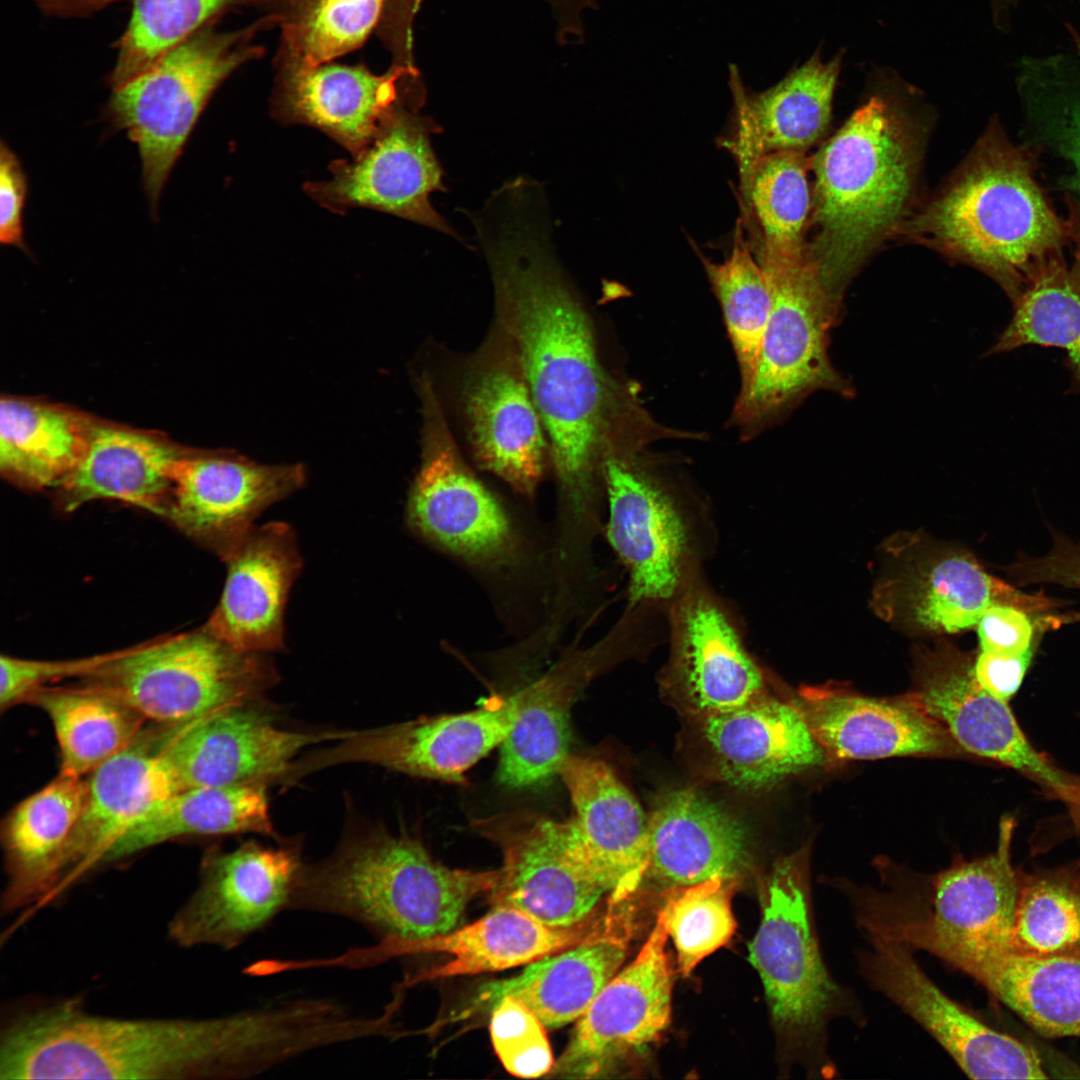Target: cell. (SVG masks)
I'll list each match as a JSON object with an SVG mask.
<instances>
[{
    "instance_id": "cell-33",
    "label": "cell",
    "mask_w": 1080,
    "mask_h": 1080,
    "mask_svg": "<svg viewBox=\"0 0 1080 1080\" xmlns=\"http://www.w3.org/2000/svg\"><path fill=\"white\" fill-rule=\"evenodd\" d=\"M612 926L609 911L599 918L593 913L572 926L554 927L515 907L495 906L470 925L405 945L397 957L446 953L452 958L407 976L400 987L528 965L594 939Z\"/></svg>"
},
{
    "instance_id": "cell-15",
    "label": "cell",
    "mask_w": 1080,
    "mask_h": 1080,
    "mask_svg": "<svg viewBox=\"0 0 1080 1080\" xmlns=\"http://www.w3.org/2000/svg\"><path fill=\"white\" fill-rule=\"evenodd\" d=\"M304 865L296 847L255 841L208 854L196 889L168 923L169 938L184 948L241 946L290 911Z\"/></svg>"
},
{
    "instance_id": "cell-13",
    "label": "cell",
    "mask_w": 1080,
    "mask_h": 1080,
    "mask_svg": "<svg viewBox=\"0 0 1080 1080\" xmlns=\"http://www.w3.org/2000/svg\"><path fill=\"white\" fill-rule=\"evenodd\" d=\"M420 104H402L363 153L333 161L331 178L305 183L306 194L334 213L374 209L460 239L430 202L433 192L446 190L431 142L441 129L418 112Z\"/></svg>"
},
{
    "instance_id": "cell-14",
    "label": "cell",
    "mask_w": 1080,
    "mask_h": 1080,
    "mask_svg": "<svg viewBox=\"0 0 1080 1080\" xmlns=\"http://www.w3.org/2000/svg\"><path fill=\"white\" fill-rule=\"evenodd\" d=\"M857 953L859 971L882 994L919 1024L972 1079H1045L1038 1054L999 1032L943 992L905 944L864 934Z\"/></svg>"
},
{
    "instance_id": "cell-47",
    "label": "cell",
    "mask_w": 1080,
    "mask_h": 1080,
    "mask_svg": "<svg viewBox=\"0 0 1080 1080\" xmlns=\"http://www.w3.org/2000/svg\"><path fill=\"white\" fill-rule=\"evenodd\" d=\"M226 0H134L111 76L114 88L144 73L183 43Z\"/></svg>"
},
{
    "instance_id": "cell-32",
    "label": "cell",
    "mask_w": 1080,
    "mask_h": 1080,
    "mask_svg": "<svg viewBox=\"0 0 1080 1080\" xmlns=\"http://www.w3.org/2000/svg\"><path fill=\"white\" fill-rule=\"evenodd\" d=\"M700 720L718 776L736 787L765 788L827 762L792 702L768 692L741 707Z\"/></svg>"
},
{
    "instance_id": "cell-10",
    "label": "cell",
    "mask_w": 1080,
    "mask_h": 1080,
    "mask_svg": "<svg viewBox=\"0 0 1080 1080\" xmlns=\"http://www.w3.org/2000/svg\"><path fill=\"white\" fill-rule=\"evenodd\" d=\"M757 259L769 284L771 307L753 380L739 393L732 415L741 428L756 427L816 391L845 397L854 391L828 355L842 303L825 287L807 253Z\"/></svg>"
},
{
    "instance_id": "cell-7",
    "label": "cell",
    "mask_w": 1080,
    "mask_h": 1080,
    "mask_svg": "<svg viewBox=\"0 0 1080 1080\" xmlns=\"http://www.w3.org/2000/svg\"><path fill=\"white\" fill-rule=\"evenodd\" d=\"M809 847L779 858L761 894L759 928L748 945L773 1022L811 1072L835 1076L828 1052L830 1025L840 1019L863 1027L866 1015L855 993L839 984L823 959L815 928Z\"/></svg>"
},
{
    "instance_id": "cell-25",
    "label": "cell",
    "mask_w": 1080,
    "mask_h": 1080,
    "mask_svg": "<svg viewBox=\"0 0 1080 1080\" xmlns=\"http://www.w3.org/2000/svg\"><path fill=\"white\" fill-rule=\"evenodd\" d=\"M408 520L426 538L479 563L502 562L514 550L509 520L463 464L439 420L430 417Z\"/></svg>"
},
{
    "instance_id": "cell-54",
    "label": "cell",
    "mask_w": 1080,
    "mask_h": 1080,
    "mask_svg": "<svg viewBox=\"0 0 1080 1080\" xmlns=\"http://www.w3.org/2000/svg\"><path fill=\"white\" fill-rule=\"evenodd\" d=\"M1016 576L1024 582H1047L1080 589V543L1057 536L1051 550L1016 564Z\"/></svg>"
},
{
    "instance_id": "cell-24",
    "label": "cell",
    "mask_w": 1080,
    "mask_h": 1080,
    "mask_svg": "<svg viewBox=\"0 0 1080 1080\" xmlns=\"http://www.w3.org/2000/svg\"><path fill=\"white\" fill-rule=\"evenodd\" d=\"M558 775L573 804L572 846L578 862L622 903L639 888L648 859V819L604 761L568 754Z\"/></svg>"
},
{
    "instance_id": "cell-42",
    "label": "cell",
    "mask_w": 1080,
    "mask_h": 1080,
    "mask_svg": "<svg viewBox=\"0 0 1080 1080\" xmlns=\"http://www.w3.org/2000/svg\"><path fill=\"white\" fill-rule=\"evenodd\" d=\"M810 160L804 152L761 155L739 170L743 225L757 257L798 258L807 253L811 219Z\"/></svg>"
},
{
    "instance_id": "cell-16",
    "label": "cell",
    "mask_w": 1080,
    "mask_h": 1080,
    "mask_svg": "<svg viewBox=\"0 0 1080 1080\" xmlns=\"http://www.w3.org/2000/svg\"><path fill=\"white\" fill-rule=\"evenodd\" d=\"M519 692L493 697L469 712L444 714L381 728L349 731L336 745L293 762L288 780L345 763H368L411 776L462 783L465 773L514 727Z\"/></svg>"
},
{
    "instance_id": "cell-41",
    "label": "cell",
    "mask_w": 1080,
    "mask_h": 1080,
    "mask_svg": "<svg viewBox=\"0 0 1080 1080\" xmlns=\"http://www.w3.org/2000/svg\"><path fill=\"white\" fill-rule=\"evenodd\" d=\"M26 702L49 718L59 748V773L69 776H89L134 743L145 722L122 700L87 682L46 686Z\"/></svg>"
},
{
    "instance_id": "cell-22",
    "label": "cell",
    "mask_w": 1080,
    "mask_h": 1080,
    "mask_svg": "<svg viewBox=\"0 0 1080 1080\" xmlns=\"http://www.w3.org/2000/svg\"><path fill=\"white\" fill-rule=\"evenodd\" d=\"M248 703L175 726L160 743L180 789L284 779L305 747L336 742L348 731L282 729Z\"/></svg>"
},
{
    "instance_id": "cell-48",
    "label": "cell",
    "mask_w": 1080,
    "mask_h": 1080,
    "mask_svg": "<svg viewBox=\"0 0 1080 1080\" xmlns=\"http://www.w3.org/2000/svg\"><path fill=\"white\" fill-rule=\"evenodd\" d=\"M1017 84L1021 94L1055 114L1059 150L1073 169L1069 187L1080 193V57L1025 56L1017 64Z\"/></svg>"
},
{
    "instance_id": "cell-50",
    "label": "cell",
    "mask_w": 1080,
    "mask_h": 1080,
    "mask_svg": "<svg viewBox=\"0 0 1080 1080\" xmlns=\"http://www.w3.org/2000/svg\"><path fill=\"white\" fill-rule=\"evenodd\" d=\"M490 1035L505 1069L521 1078L551 1072L554 1060L545 1026L516 999L506 996L491 1010Z\"/></svg>"
},
{
    "instance_id": "cell-3",
    "label": "cell",
    "mask_w": 1080,
    "mask_h": 1080,
    "mask_svg": "<svg viewBox=\"0 0 1080 1080\" xmlns=\"http://www.w3.org/2000/svg\"><path fill=\"white\" fill-rule=\"evenodd\" d=\"M881 87L810 160L814 173L807 255L828 291L843 293L863 263L909 217L920 142L900 97L899 79Z\"/></svg>"
},
{
    "instance_id": "cell-17",
    "label": "cell",
    "mask_w": 1080,
    "mask_h": 1080,
    "mask_svg": "<svg viewBox=\"0 0 1080 1080\" xmlns=\"http://www.w3.org/2000/svg\"><path fill=\"white\" fill-rule=\"evenodd\" d=\"M659 641V628L647 612L625 608L598 644L557 665L520 691L516 722L501 744L500 782L524 788L558 775L569 754L570 708L581 689L604 666L644 656Z\"/></svg>"
},
{
    "instance_id": "cell-40",
    "label": "cell",
    "mask_w": 1080,
    "mask_h": 1080,
    "mask_svg": "<svg viewBox=\"0 0 1080 1080\" xmlns=\"http://www.w3.org/2000/svg\"><path fill=\"white\" fill-rule=\"evenodd\" d=\"M274 836L264 783L179 789L112 850L106 863L191 836Z\"/></svg>"
},
{
    "instance_id": "cell-4",
    "label": "cell",
    "mask_w": 1080,
    "mask_h": 1080,
    "mask_svg": "<svg viewBox=\"0 0 1080 1080\" xmlns=\"http://www.w3.org/2000/svg\"><path fill=\"white\" fill-rule=\"evenodd\" d=\"M1036 152L993 120L966 160L898 234L992 278L1011 302L1071 242L1036 177Z\"/></svg>"
},
{
    "instance_id": "cell-26",
    "label": "cell",
    "mask_w": 1080,
    "mask_h": 1080,
    "mask_svg": "<svg viewBox=\"0 0 1080 1080\" xmlns=\"http://www.w3.org/2000/svg\"><path fill=\"white\" fill-rule=\"evenodd\" d=\"M910 554L874 592L887 620L925 633H956L978 624L987 609L1011 605L1024 611L1047 605L989 575L969 556L952 550Z\"/></svg>"
},
{
    "instance_id": "cell-45",
    "label": "cell",
    "mask_w": 1080,
    "mask_h": 1080,
    "mask_svg": "<svg viewBox=\"0 0 1080 1080\" xmlns=\"http://www.w3.org/2000/svg\"><path fill=\"white\" fill-rule=\"evenodd\" d=\"M1012 951L1080 956V881L1064 872L1020 881Z\"/></svg>"
},
{
    "instance_id": "cell-30",
    "label": "cell",
    "mask_w": 1080,
    "mask_h": 1080,
    "mask_svg": "<svg viewBox=\"0 0 1080 1080\" xmlns=\"http://www.w3.org/2000/svg\"><path fill=\"white\" fill-rule=\"evenodd\" d=\"M180 786L160 743L141 736L87 776V796L66 855L63 887L100 864Z\"/></svg>"
},
{
    "instance_id": "cell-20",
    "label": "cell",
    "mask_w": 1080,
    "mask_h": 1080,
    "mask_svg": "<svg viewBox=\"0 0 1080 1080\" xmlns=\"http://www.w3.org/2000/svg\"><path fill=\"white\" fill-rule=\"evenodd\" d=\"M477 832L503 854L501 876L490 892L495 906H511L554 927L590 917L606 893L573 851L570 820L522 810L476 819Z\"/></svg>"
},
{
    "instance_id": "cell-57",
    "label": "cell",
    "mask_w": 1080,
    "mask_h": 1080,
    "mask_svg": "<svg viewBox=\"0 0 1080 1080\" xmlns=\"http://www.w3.org/2000/svg\"><path fill=\"white\" fill-rule=\"evenodd\" d=\"M117 0H40L44 8L55 13L72 14L95 10Z\"/></svg>"
},
{
    "instance_id": "cell-58",
    "label": "cell",
    "mask_w": 1080,
    "mask_h": 1080,
    "mask_svg": "<svg viewBox=\"0 0 1080 1080\" xmlns=\"http://www.w3.org/2000/svg\"><path fill=\"white\" fill-rule=\"evenodd\" d=\"M1019 0H989L990 12L995 17H1006L1018 8Z\"/></svg>"
},
{
    "instance_id": "cell-18",
    "label": "cell",
    "mask_w": 1080,
    "mask_h": 1080,
    "mask_svg": "<svg viewBox=\"0 0 1080 1080\" xmlns=\"http://www.w3.org/2000/svg\"><path fill=\"white\" fill-rule=\"evenodd\" d=\"M964 752L1028 776L1080 817V777L1060 770L1029 742L1008 703L978 683L973 664L951 646L921 654L908 693Z\"/></svg>"
},
{
    "instance_id": "cell-8",
    "label": "cell",
    "mask_w": 1080,
    "mask_h": 1080,
    "mask_svg": "<svg viewBox=\"0 0 1080 1080\" xmlns=\"http://www.w3.org/2000/svg\"><path fill=\"white\" fill-rule=\"evenodd\" d=\"M602 476L605 536L627 572V603L667 609L717 552L714 512L639 454L608 457Z\"/></svg>"
},
{
    "instance_id": "cell-2",
    "label": "cell",
    "mask_w": 1080,
    "mask_h": 1080,
    "mask_svg": "<svg viewBox=\"0 0 1080 1080\" xmlns=\"http://www.w3.org/2000/svg\"><path fill=\"white\" fill-rule=\"evenodd\" d=\"M283 1046L281 1022L265 1005L206 1018H124L71 998L8 1021L0 1079H247L272 1070Z\"/></svg>"
},
{
    "instance_id": "cell-39",
    "label": "cell",
    "mask_w": 1080,
    "mask_h": 1080,
    "mask_svg": "<svg viewBox=\"0 0 1080 1080\" xmlns=\"http://www.w3.org/2000/svg\"><path fill=\"white\" fill-rule=\"evenodd\" d=\"M1048 1037H1080V956L1013 951L984 958L964 972Z\"/></svg>"
},
{
    "instance_id": "cell-55",
    "label": "cell",
    "mask_w": 1080,
    "mask_h": 1080,
    "mask_svg": "<svg viewBox=\"0 0 1080 1080\" xmlns=\"http://www.w3.org/2000/svg\"><path fill=\"white\" fill-rule=\"evenodd\" d=\"M1032 658V650L1019 655L981 651L973 670L978 683L995 698L1008 703L1020 688Z\"/></svg>"
},
{
    "instance_id": "cell-35",
    "label": "cell",
    "mask_w": 1080,
    "mask_h": 1080,
    "mask_svg": "<svg viewBox=\"0 0 1080 1080\" xmlns=\"http://www.w3.org/2000/svg\"><path fill=\"white\" fill-rule=\"evenodd\" d=\"M86 796L87 778L59 773L9 813L2 832L3 911L41 904L62 889L67 849Z\"/></svg>"
},
{
    "instance_id": "cell-52",
    "label": "cell",
    "mask_w": 1080,
    "mask_h": 1080,
    "mask_svg": "<svg viewBox=\"0 0 1080 1080\" xmlns=\"http://www.w3.org/2000/svg\"><path fill=\"white\" fill-rule=\"evenodd\" d=\"M27 177L18 156L0 143V241L28 252L23 237Z\"/></svg>"
},
{
    "instance_id": "cell-37",
    "label": "cell",
    "mask_w": 1080,
    "mask_h": 1080,
    "mask_svg": "<svg viewBox=\"0 0 1080 1080\" xmlns=\"http://www.w3.org/2000/svg\"><path fill=\"white\" fill-rule=\"evenodd\" d=\"M465 409L479 463L517 491L532 493L542 474L544 427L520 364L478 370L466 385Z\"/></svg>"
},
{
    "instance_id": "cell-51",
    "label": "cell",
    "mask_w": 1080,
    "mask_h": 1080,
    "mask_svg": "<svg viewBox=\"0 0 1080 1080\" xmlns=\"http://www.w3.org/2000/svg\"><path fill=\"white\" fill-rule=\"evenodd\" d=\"M115 652L71 660H35L2 655L0 658V706L9 709L26 702L35 691L58 680L84 678L109 661Z\"/></svg>"
},
{
    "instance_id": "cell-23",
    "label": "cell",
    "mask_w": 1080,
    "mask_h": 1080,
    "mask_svg": "<svg viewBox=\"0 0 1080 1080\" xmlns=\"http://www.w3.org/2000/svg\"><path fill=\"white\" fill-rule=\"evenodd\" d=\"M790 701L827 761L958 757L965 753L908 693L876 698L834 685L806 686Z\"/></svg>"
},
{
    "instance_id": "cell-44",
    "label": "cell",
    "mask_w": 1080,
    "mask_h": 1080,
    "mask_svg": "<svg viewBox=\"0 0 1080 1080\" xmlns=\"http://www.w3.org/2000/svg\"><path fill=\"white\" fill-rule=\"evenodd\" d=\"M746 236L739 218L729 256L720 263L702 257L740 369V392L753 380L771 307L765 272Z\"/></svg>"
},
{
    "instance_id": "cell-1",
    "label": "cell",
    "mask_w": 1080,
    "mask_h": 1080,
    "mask_svg": "<svg viewBox=\"0 0 1080 1080\" xmlns=\"http://www.w3.org/2000/svg\"><path fill=\"white\" fill-rule=\"evenodd\" d=\"M550 224L546 203L514 198L486 211L474 227L557 475L575 508L588 515L608 457L639 454L673 431L654 422L631 391L620 392L605 374Z\"/></svg>"
},
{
    "instance_id": "cell-12",
    "label": "cell",
    "mask_w": 1080,
    "mask_h": 1080,
    "mask_svg": "<svg viewBox=\"0 0 1080 1080\" xmlns=\"http://www.w3.org/2000/svg\"><path fill=\"white\" fill-rule=\"evenodd\" d=\"M666 622L661 687L688 712L700 719L768 692L765 672L748 649L741 613L705 571L668 605Z\"/></svg>"
},
{
    "instance_id": "cell-9",
    "label": "cell",
    "mask_w": 1080,
    "mask_h": 1080,
    "mask_svg": "<svg viewBox=\"0 0 1080 1080\" xmlns=\"http://www.w3.org/2000/svg\"><path fill=\"white\" fill-rule=\"evenodd\" d=\"M266 654L239 651L204 625L116 651L83 679L145 721L177 726L249 703L273 685L278 678Z\"/></svg>"
},
{
    "instance_id": "cell-56",
    "label": "cell",
    "mask_w": 1080,
    "mask_h": 1080,
    "mask_svg": "<svg viewBox=\"0 0 1080 1080\" xmlns=\"http://www.w3.org/2000/svg\"><path fill=\"white\" fill-rule=\"evenodd\" d=\"M557 25L560 42L584 39L583 14L599 7L598 0H546Z\"/></svg>"
},
{
    "instance_id": "cell-27",
    "label": "cell",
    "mask_w": 1080,
    "mask_h": 1080,
    "mask_svg": "<svg viewBox=\"0 0 1080 1080\" xmlns=\"http://www.w3.org/2000/svg\"><path fill=\"white\" fill-rule=\"evenodd\" d=\"M224 589L205 626L242 652L283 649L284 610L302 558L284 522L253 527L225 559Z\"/></svg>"
},
{
    "instance_id": "cell-11",
    "label": "cell",
    "mask_w": 1080,
    "mask_h": 1080,
    "mask_svg": "<svg viewBox=\"0 0 1080 1080\" xmlns=\"http://www.w3.org/2000/svg\"><path fill=\"white\" fill-rule=\"evenodd\" d=\"M248 56L234 35L190 36L151 68L113 89L107 116L137 145L155 217L167 180L210 97Z\"/></svg>"
},
{
    "instance_id": "cell-21",
    "label": "cell",
    "mask_w": 1080,
    "mask_h": 1080,
    "mask_svg": "<svg viewBox=\"0 0 1080 1080\" xmlns=\"http://www.w3.org/2000/svg\"><path fill=\"white\" fill-rule=\"evenodd\" d=\"M302 464H260L190 449L178 462L167 519L225 560L273 503L302 487Z\"/></svg>"
},
{
    "instance_id": "cell-36",
    "label": "cell",
    "mask_w": 1080,
    "mask_h": 1080,
    "mask_svg": "<svg viewBox=\"0 0 1080 1080\" xmlns=\"http://www.w3.org/2000/svg\"><path fill=\"white\" fill-rule=\"evenodd\" d=\"M629 935L623 917L594 939L534 961L512 978L486 983L453 1019L492 1010L509 996L531 1010L546 1028L577 1021L620 970Z\"/></svg>"
},
{
    "instance_id": "cell-6",
    "label": "cell",
    "mask_w": 1080,
    "mask_h": 1080,
    "mask_svg": "<svg viewBox=\"0 0 1080 1080\" xmlns=\"http://www.w3.org/2000/svg\"><path fill=\"white\" fill-rule=\"evenodd\" d=\"M1014 821L1003 818L997 849L958 858L929 876L888 875L882 888L835 885L863 934L925 951L963 973L984 958L1012 951L1020 881L1010 857Z\"/></svg>"
},
{
    "instance_id": "cell-49",
    "label": "cell",
    "mask_w": 1080,
    "mask_h": 1080,
    "mask_svg": "<svg viewBox=\"0 0 1080 1080\" xmlns=\"http://www.w3.org/2000/svg\"><path fill=\"white\" fill-rule=\"evenodd\" d=\"M385 0H316L302 23L303 66H318L358 47L377 23Z\"/></svg>"
},
{
    "instance_id": "cell-53",
    "label": "cell",
    "mask_w": 1080,
    "mask_h": 1080,
    "mask_svg": "<svg viewBox=\"0 0 1080 1080\" xmlns=\"http://www.w3.org/2000/svg\"><path fill=\"white\" fill-rule=\"evenodd\" d=\"M977 626L981 651L1019 655L1031 649L1032 622L1018 607L994 605L985 611Z\"/></svg>"
},
{
    "instance_id": "cell-43",
    "label": "cell",
    "mask_w": 1080,
    "mask_h": 1080,
    "mask_svg": "<svg viewBox=\"0 0 1080 1080\" xmlns=\"http://www.w3.org/2000/svg\"><path fill=\"white\" fill-rule=\"evenodd\" d=\"M1071 242L1073 262L1058 256L1030 276L1012 302L1011 320L989 354L1028 345L1059 348L1066 353L1074 384L1080 389V238Z\"/></svg>"
},
{
    "instance_id": "cell-38",
    "label": "cell",
    "mask_w": 1080,
    "mask_h": 1080,
    "mask_svg": "<svg viewBox=\"0 0 1080 1080\" xmlns=\"http://www.w3.org/2000/svg\"><path fill=\"white\" fill-rule=\"evenodd\" d=\"M94 416L41 399L6 395L0 404V470L25 489L56 487L87 445Z\"/></svg>"
},
{
    "instance_id": "cell-59",
    "label": "cell",
    "mask_w": 1080,
    "mask_h": 1080,
    "mask_svg": "<svg viewBox=\"0 0 1080 1080\" xmlns=\"http://www.w3.org/2000/svg\"><path fill=\"white\" fill-rule=\"evenodd\" d=\"M1066 27L1074 46V52L1080 57V32L1072 24H1067Z\"/></svg>"
},
{
    "instance_id": "cell-5",
    "label": "cell",
    "mask_w": 1080,
    "mask_h": 1080,
    "mask_svg": "<svg viewBox=\"0 0 1080 1080\" xmlns=\"http://www.w3.org/2000/svg\"><path fill=\"white\" fill-rule=\"evenodd\" d=\"M501 869H453L405 833L365 832L333 854L305 864L290 911L350 920L378 940L376 959L397 958L407 944L452 931L468 903L491 892Z\"/></svg>"
},
{
    "instance_id": "cell-34",
    "label": "cell",
    "mask_w": 1080,
    "mask_h": 1080,
    "mask_svg": "<svg viewBox=\"0 0 1080 1080\" xmlns=\"http://www.w3.org/2000/svg\"><path fill=\"white\" fill-rule=\"evenodd\" d=\"M413 72L398 67L374 75L361 66H301L286 82L276 114L324 132L358 157L405 102L400 80Z\"/></svg>"
},
{
    "instance_id": "cell-60",
    "label": "cell",
    "mask_w": 1080,
    "mask_h": 1080,
    "mask_svg": "<svg viewBox=\"0 0 1080 1080\" xmlns=\"http://www.w3.org/2000/svg\"><path fill=\"white\" fill-rule=\"evenodd\" d=\"M1079 829H1080V826H1079Z\"/></svg>"
},
{
    "instance_id": "cell-19",
    "label": "cell",
    "mask_w": 1080,
    "mask_h": 1080,
    "mask_svg": "<svg viewBox=\"0 0 1080 1080\" xmlns=\"http://www.w3.org/2000/svg\"><path fill=\"white\" fill-rule=\"evenodd\" d=\"M668 934L663 915L643 947L604 986L577 1020L569 1043L552 1074L597 1078L655 1042L668 1027L672 976L665 951Z\"/></svg>"
},
{
    "instance_id": "cell-29",
    "label": "cell",
    "mask_w": 1080,
    "mask_h": 1080,
    "mask_svg": "<svg viewBox=\"0 0 1080 1080\" xmlns=\"http://www.w3.org/2000/svg\"><path fill=\"white\" fill-rule=\"evenodd\" d=\"M156 432L93 418L75 467L55 487L65 512L116 500L166 518L178 462L190 451Z\"/></svg>"
},
{
    "instance_id": "cell-31",
    "label": "cell",
    "mask_w": 1080,
    "mask_h": 1080,
    "mask_svg": "<svg viewBox=\"0 0 1080 1080\" xmlns=\"http://www.w3.org/2000/svg\"><path fill=\"white\" fill-rule=\"evenodd\" d=\"M749 858L748 835L737 817L701 791L674 790L649 816L643 881L667 891L715 876L737 879Z\"/></svg>"
},
{
    "instance_id": "cell-28",
    "label": "cell",
    "mask_w": 1080,
    "mask_h": 1080,
    "mask_svg": "<svg viewBox=\"0 0 1080 1080\" xmlns=\"http://www.w3.org/2000/svg\"><path fill=\"white\" fill-rule=\"evenodd\" d=\"M845 50L824 61L821 48L779 82L756 92L746 87L738 67L729 65L735 133L729 147L738 169L778 151L805 152L829 128Z\"/></svg>"
},
{
    "instance_id": "cell-46",
    "label": "cell",
    "mask_w": 1080,
    "mask_h": 1080,
    "mask_svg": "<svg viewBox=\"0 0 1080 1080\" xmlns=\"http://www.w3.org/2000/svg\"><path fill=\"white\" fill-rule=\"evenodd\" d=\"M736 880L715 876L665 891L668 897L660 912L676 949L678 970L684 977L735 933L731 900Z\"/></svg>"
}]
</instances>
